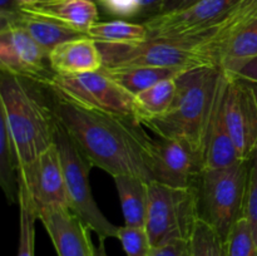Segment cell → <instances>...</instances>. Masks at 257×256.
Wrapping results in <instances>:
<instances>
[{"instance_id": "40", "label": "cell", "mask_w": 257, "mask_h": 256, "mask_svg": "<svg viewBox=\"0 0 257 256\" xmlns=\"http://www.w3.org/2000/svg\"><path fill=\"white\" fill-rule=\"evenodd\" d=\"M44 2H45V0H44Z\"/></svg>"}, {"instance_id": "3", "label": "cell", "mask_w": 257, "mask_h": 256, "mask_svg": "<svg viewBox=\"0 0 257 256\" xmlns=\"http://www.w3.org/2000/svg\"><path fill=\"white\" fill-rule=\"evenodd\" d=\"M221 67L186 70L176 78V97L165 114L142 123L157 136L185 140L203 151L208 123L222 77Z\"/></svg>"}, {"instance_id": "21", "label": "cell", "mask_w": 257, "mask_h": 256, "mask_svg": "<svg viewBox=\"0 0 257 256\" xmlns=\"http://www.w3.org/2000/svg\"><path fill=\"white\" fill-rule=\"evenodd\" d=\"M176 78L165 79L135 97V118L138 123H145L165 114L172 105L176 97Z\"/></svg>"}, {"instance_id": "11", "label": "cell", "mask_w": 257, "mask_h": 256, "mask_svg": "<svg viewBox=\"0 0 257 256\" xmlns=\"http://www.w3.org/2000/svg\"><path fill=\"white\" fill-rule=\"evenodd\" d=\"M240 0H200L186 9L147 18L143 25L151 38L196 35L218 27Z\"/></svg>"}, {"instance_id": "33", "label": "cell", "mask_w": 257, "mask_h": 256, "mask_svg": "<svg viewBox=\"0 0 257 256\" xmlns=\"http://www.w3.org/2000/svg\"><path fill=\"white\" fill-rule=\"evenodd\" d=\"M150 256H190L188 241H172L158 247H152Z\"/></svg>"}, {"instance_id": "19", "label": "cell", "mask_w": 257, "mask_h": 256, "mask_svg": "<svg viewBox=\"0 0 257 256\" xmlns=\"http://www.w3.org/2000/svg\"><path fill=\"white\" fill-rule=\"evenodd\" d=\"M122 206L124 225L146 227L148 210V181L138 176H118L113 178Z\"/></svg>"}, {"instance_id": "5", "label": "cell", "mask_w": 257, "mask_h": 256, "mask_svg": "<svg viewBox=\"0 0 257 256\" xmlns=\"http://www.w3.org/2000/svg\"><path fill=\"white\" fill-rule=\"evenodd\" d=\"M248 160L221 168H207L196 183L200 220L211 226L223 241L231 228L243 217Z\"/></svg>"}, {"instance_id": "39", "label": "cell", "mask_w": 257, "mask_h": 256, "mask_svg": "<svg viewBox=\"0 0 257 256\" xmlns=\"http://www.w3.org/2000/svg\"><path fill=\"white\" fill-rule=\"evenodd\" d=\"M248 84H250L251 89H252L253 94H255V98H256V102H257V83H251V82H247Z\"/></svg>"}, {"instance_id": "2", "label": "cell", "mask_w": 257, "mask_h": 256, "mask_svg": "<svg viewBox=\"0 0 257 256\" xmlns=\"http://www.w3.org/2000/svg\"><path fill=\"white\" fill-rule=\"evenodd\" d=\"M103 68L157 67L186 70L221 67L223 44L217 27L196 35L151 38L140 43H98Z\"/></svg>"}, {"instance_id": "12", "label": "cell", "mask_w": 257, "mask_h": 256, "mask_svg": "<svg viewBox=\"0 0 257 256\" xmlns=\"http://www.w3.org/2000/svg\"><path fill=\"white\" fill-rule=\"evenodd\" d=\"M18 182L28 188L37 212L47 207H68L64 171L55 143L29 166L18 167Z\"/></svg>"}, {"instance_id": "29", "label": "cell", "mask_w": 257, "mask_h": 256, "mask_svg": "<svg viewBox=\"0 0 257 256\" xmlns=\"http://www.w3.org/2000/svg\"><path fill=\"white\" fill-rule=\"evenodd\" d=\"M117 238L120 241L127 256H150L152 245L146 227H118Z\"/></svg>"}, {"instance_id": "25", "label": "cell", "mask_w": 257, "mask_h": 256, "mask_svg": "<svg viewBox=\"0 0 257 256\" xmlns=\"http://www.w3.org/2000/svg\"><path fill=\"white\" fill-rule=\"evenodd\" d=\"M257 55V19L236 30L222 50V63Z\"/></svg>"}, {"instance_id": "26", "label": "cell", "mask_w": 257, "mask_h": 256, "mask_svg": "<svg viewBox=\"0 0 257 256\" xmlns=\"http://www.w3.org/2000/svg\"><path fill=\"white\" fill-rule=\"evenodd\" d=\"M188 245L190 256H226L225 241L202 220H198Z\"/></svg>"}, {"instance_id": "35", "label": "cell", "mask_w": 257, "mask_h": 256, "mask_svg": "<svg viewBox=\"0 0 257 256\" xmlns=\"http://www.w3.org/2000/svg\"><path fill=\"white\" fill-rule=\"evenodd\" d=\"M165 0H137L138 7V17L140 15H145V17L150 18L157 14L158 9L162 5Z\"/></svg>"}, {"instance_id": "9", "label": "cell", "mask_w": 257, "mask_h": 256, "mask_svg": "<svg viewBox=\"0 0 257 256\" xmlns=\"http://www.w3.org/2000/svg\"><path fill=\"white\" fill-rule=\"evenodd\" d=\"M146 161L152 181L172 187H195L205 170L203 151L178 138L148 136Z\"/></svg>"}, {"instance_id": "1", "label": "cell", "mask_w": 257, "mask_h": 256, "mask_svg": "<svg viewBox=\"0 0 257 256\" xmlns=\"http://www.w3.org/2000/svg\"><path fill=\"white\" fill-rule=\"evenodd\" d=\"M52 93L55 119L92 166L102 168L113 178L130 175L152 181L146 161L148 135L141 123L87 108L55 90Z\"/></svg>"}, {"instance_id": "6", "label": "cell", "mask_w": 257, "mask_h": 256, "mask_svg": "<svg viewBox=\"0 0 257 256\" xmlns=\"http://www.w3.org/2000/svg\"><path fill=\"white\" fill-rule=\"evenodd\" d=\"M200 220L196 187H172L148 182L146 231L152 247L172 241H190Z\"/></svg>"}, {"instance_id": "32", "label": "cell", "mask_w": 257, "mask_h": 256, "mask_svg": "<svg viewBox=\"0 0 257 256\" xmlns=\"http://www.w3.org/2000/svg\"><path fill=\"white\" fill-rule=\"evenodd\" d=\"M97 2L108 14L120 18L138 17L137 0H97Z\"/></svg>"}, {"instance_id": "24", "label": "cell", "mask_w": 257, "mask_h": 256, "mask_svg": "<svg viewBox=\"0 0 257 256\" xmlns=\"http://www.w3.org/2000/svg\"><path fill=\"white\" fill-rule=\"evenodd\" d=\"M19 202V246L17 256H34L35 253V221L38 220L37 207L28 188L18 182Z\"/></svg>"}, {"instance_id": "36", "label": "cell", "mask_w": 257, "mask_h": 256, "mask_svg": "<svg viewBox=\"0 0 257 256\" xmlns=\"http://www.w3.org/2000/svg\"><path fill=\"white\" fill-rule=\"evenodd\" d=\"M18 12H19V8L15 0H0V23L8 20Z\"/></svg>"}, {"instance_id": "8", "label": "cell", "mask_w": 257, "mask_h": 256, "mask_svg": "<svg viewBox=\"0 0 257 256\" xmlns=\"http://www.w3.org/2000/svg\"><path fill=\"white\" fill-rule=\"evenodd\" d=\"M48 88L87 108L135 118V97L102 69L80 74H54Z\"/></svg>"}, {"instance_id": "7", "label": "cell", "mask_w": 257, "mask_h": 256, "mask_svg": "<svg viewBox=\"0 0 257 256\" xmlns=\"http://www.w3.org/2000/svg\"><path fill=\"white\" fill-rule=\"evenodd\" d=\"M55 145L59 151L67 186L68 207L97 233L98 238H117L118 226L113 225L98 207L89 185V172L92 163L87 160L67 131L58 123L55 132Z\"/></svg>"}, {"instance_id": "20", "label": "cell", "mask_w": 257, "mask_h": 256, "mask_svg": "<svg viewBox=\"0 0 257 256\" xmlns=\"http://www.w3.org/2000/svg\"><path fill=\"white\" fill-rule=\"evenodd\" d=\"M114 82L124 88L130 94L136 97L143 90L170 78H177L181 70L157 67H122L102 68Z\"/></svg>"}, {"instance_id": "27", "label": "cell", "mask_w": 257, "mask_h": 256, "mask_svg": "<svg viewBox=\"0 0 257 256\" xmlns=\"http://www.w3.org/2000/svg\"><path fill=\"white\" fill-rule=\"evenodd\" d=\"M226 256H257V246L250 225L240 218L225 241Z\"/></svg>"}, {"instance_id": "30", "label": "cell", "mask_w": 257, "mask_h": 256, "mask_svg": "<svg viewBox=\"0 0 257 256\" xmlns=\"http://www.w3.org/2000/svg\"><path fill=\"white\" fill-rule=\"evenodd\" d=\"M243 218L250 225L257 246V151L248 158V180L243 203Z\"/></svg>"}, {"instance_id": "15", "label": "cell", "mask_w": 257, "mask_h": 256, "mask_svg": "<svg viewBox=\"0 0 257 256\" xmlns=\"http://www.w3.org/2000/svg\"><path fill=\"white\" fill-rule=\"evenodd\" d=\"M227 80V75L223 72L206 133L205 170L227 167L241 160L226 122L225 94Z\"/></svg>"}, {"instance_id": "16", "label": "cell", "mask_w": 257, "mask_h": 256, "mask_svg": "<svg viewBox=\"0 0 257 256\" xmlns=\"http://www.w3.org/2000/svg\"><path fill=\"white\" fill-rule=\"evenodd\" d=\"M49 64L55 74H80L102 69L103 58L98 43L85 35L55 47L49 53Z\"/></svg>"}, {"instance_id": "10", "label": "cell", "mask_w": 257, "mask_h": 256, "mask_svg": "<svg viewBox=\"0 0 257 256\" xmlns=\"http://www.w3.org/2000/svg\"><path fill=\"white\" fill-rule=\"evenodd\" d=\"M0 68L3 73L47 87L55 74L49 64V53L12 20L0 24Z\"/></svg>"}, {"instance_id": "38", "label": "cell", "mask_w": 257, "mask_h": 256, "mask_svg": "<svg viewBox=\"0 0 257 256\" xmlns=\"http://www.w3.org/2000/svg\"><path fill=\"white\" fill-rule=\"evenodd\" d=\"M104 241L105 240H102V238H99V245L95 247V256H107V253H105Z\"/></svg>"}, {"instance_id": "22", "label": "cell", "mask_w": 257, "mask_h": 256, "mask_svg": "<svg viewBox=\"0 0 257 256\" xmlns=\"http://www.w3.org/2000/svg\"><path fill=\"white\" fill-rule=\"evenodd\" d=\"M87 37L97 43L110 44H125V43H140L148 39V30L143 23L112 20V22H98L88 30Z\"/></svg>"}, {"instance_id": "4", "label": "cell", "mask_w": 257, "mask_h": 256, "mask_svg": "<svg viewBox=\"0 0 257 256\" xmlns=\"http://www.w3.org/2000/svg\"><path fill=\"white\" fill-rule=\"evenodd\" d=\"M0 118L14 146L18 167L29 166L55 143L57 119L52 108L43 104L22 78L3 72Z\"/></svg>"}, {"instance_id": "18", "label": "cell", "mask_w": 257, "mask_h": 256, "mask_svg": "<svg viewBox=\"0 0 257 256\" xmlns=\"http://www.w3.org/2000/svg\"><path fill=\"white\" fill-rule=\"evenodd\" d=\"M8 20L17 23L23 29L27 30L30 37L38 44L42 45L48 53L52 52L55 47H58L62 43L85 37L83 33L77 32V30L62 24V23H58L55 20L48 19L44 17L29 14V13L22 12V10L15 13ZM8 20H5V22H8Z\"/></svg>"}, {"instance_id": "13", "label": "cell", "mask_w": 257, "mask_h": 256, "mask_svg": "<svg viewBox=\"0 0 257 256\" xmlns=\"http://www.w3.org/2000/svg\"><path fill=\"white\" fill-rule=\"evenodd\" d=\"M227 75V74H226ZM225 94V115L231 138L241 160L257 151V102L246 80L228 77Z\"/></svg>"}, {"instance_id": "34", "label": "cell", "mask_w": 257, "mask_h": 256, "mask_svg": "<svg viewBox=\"0 0 257 256\" xmlns=\"http://www.w3.org/2000/svg\"><path fill=\"white\" fill-rule=\"evenodd\" d=\"M197 2H200V0H165L158 9L157 14H167V13L186 9V8L191 7Z\"/></svg>"}, {"instance_id": "23", "label": "cell", "mask_w": 257, "mask_h": 256, "mask_svg": "<svg viewBox=\"0 0 257 256\" xmlns=\"http://www.w3.org/2000/svg\"><path fill=\"white\" fill-rule=\"evenodd\" d=\"M0 186L9 205L18 200V158L4 120L0 118Z\"/></svg>"}, {"instance_id": "14", "label": "cell", "mask_w": 257, "mask_h": 256, "mask_svg": "<svg viewBox=\"0 0 257 256\" xmlns=\"http://www.w3.org/2000/svg\"><path fill=\"white\" fill-rule=\"evenodd\" d=\"M38 218L47 230L58 256H95V246L88 226L64 206L38 211Z\"/></svg>"}, {"instance_id": "37", "label": "cell", "mask_w": 257, "mask_h": 256, "mask_svg": "<svg viewBox=\"0 0 257 256\" xmlns=\"http://www.w3.org/2000/svg\"><path fill=\"white\" fill-rule=\"evenodd\" d=\"M42 2H44V0H15V3H17L19 10L27 9V8L35 7V5L40 4Z\"/></svg>"}, {"instance_id": "28", "label": "cell", "mask_w": 257, "mask_h": 256, "mask_svg": "<svg viewBox=\"0 0 257 256\" xmlns=\"http://www.w3.org/2000/svg\"><path fill=\"white\" fill-rule=\"evenodd\" d=\"M255 19H257V0H240L237 7L217 27L223 48L236 30Z\"/></svg>"}, {"instance_id": "31", "label": "cell", "mask_w": 257, "mask_h": 256, "mask_svg": "<svg viewBox=\"0 0 257 256\" xmlns=\"http://www.w3.org/2000/svg\"><path fill=\"white\" fill-rule=\"evenodd\" d=\"M221 68L228 77L257 83V55L227 60L222 63Z\"/></svg>"}, {"instance_id": "17", "label": "cell", "mask_w": 257, "mask_h": 256, "mask_svg": "<svg viewBox=\"0 0 257 256\" xmlns=\"http://www.w3.org/2000/svg\"><path fill=\"white\" fill-rule=\"evenodd\" d=\"M22 12L53 19L84 35L98 23L99 17L98 7L93 0H45Z\"/></svg>"}]
</instances>
